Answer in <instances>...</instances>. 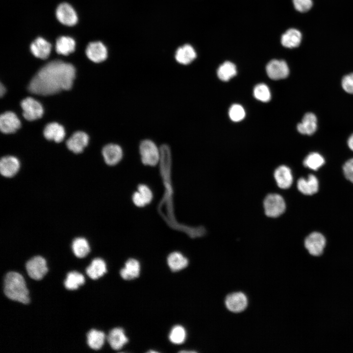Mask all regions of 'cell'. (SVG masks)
<instances>
[{"mask_svg":"<svg viewBox=\"0 0 353 353\" xmlns=\"http://www.w3.org/2000/svg\"><path fill=\"white\" fill-rule=\"evenodd\" d=\"M4 293L10 300L24 304L29 302L28 290L23 276L15 272L8 273L4 278Z\"/></svg>","mask_w":353,"mask_h":353,"instance_id":"7a4b0ae2","label":"cell"},{"mask_svg":"<svg viewBox=\"0 0 353 353\" xmlns=\"http://www.w3.org/2000/svg\"><path fill=\"white\" fill-rule=\"evenodd\" d=\"M86 54L89 59L95 63L105 60L107 56L106 47L101 42L90 43L86 49Z\"/></svg>","mask_w":353,"mask_h":353,"instance_id":"4fadbf2b","label":"cell"},{"mask_svg":"<svg viewBox=\"0 0 353 353\" xmlns=\"http://www.w3.org/2000/svg\"><path fill=\"white\" fill-rule=\"evenodd\" d=\"M276 182L281 189L289 188L293 183V175L291 169L285 165L278 167L274 173Z\"/></svg>","mask_w":353,"mask_h":353,"instance_id":"5bb4252c","label":"cell"},{"mask_svg":"<svg viewBox=\"0 0 353 353\" xmlns=\"http://www.w3.org/2000/svg\"><path fill=\"white\" fill-rule=\"evenodd\" d=\"M295 9L300 12L308 11L312 7V0H292Z\"/></svg>","mask_w":353,"mask_h":353,"instance_id":"8d00e7d4","label":"cell"},{"mask_svg":"<svg viewBox=\"0 0 353 353\" xmlns=\"http://www.w3.org/2000/svg\"><path fill=\"white\" fill-rule=\"evenodd\" d=\"M28 276L35 280L41 279L48 272L45 259L40 256H36L29 260L25 264Z\"/></svg>","mask_w":353,"mask_h":353,"instance_id":"8992f818","label":"cell"},{"mask_svg":"<svg viewBox=\"0 0 353 353\" xmlns=\"http://www.w3.org/2000/svg\"><path fill=\"white\" fill-rule=\"evenodd\" d=\"M21 126V123L16 115L11 111L2 113L0 117V129L4 133L15 132Z\"/></svg>","mask_w":353,"mask_h":353,"instance_id":"7c38bea8","label":"cell"},{"mask_svg":"<svg viewBox=\"0 0 353 353\" xmlns=\"http://www.w3.org/2000/svg\"><path fill=\"white\" fill-rule=\"evenodd\" d=\"M317 127V120L316 116L312 113H306L302 119V122L297 125V130L301 134L305 135L313 134Z\"/></svg>","mask_w":353,"mask_h":353,"instance_id":"44dd1931","label":"cell"},{"mask_svg":"<svg viewBox=\"0 0 353 353\" xmlns=\"http://www.w3.org/2000/svg\"><path fill=\"white\" fill-rule=\"evenodd\" d=\"M228 114L230 119L234 122H239L242 120L245 116L244 109L238 104L231 105L229 109Z\"/></svg>","mask_w":353,"mask_h":353,"instance_id":"e575fe53","label":"cell"},{"mask_svg":"<svg viewBox=\"0 0 353 353\" xmlns=\"http://www.w3.org/2000/svg\"><path fill=\"white\" fill-rule=\"evenodd\" d=\"M139 149L142 162L144 165L154 166L160 161V150L152 140H142L140 143Z\"/></svg>","mask_w":353,"mask_h":353,"instance_id":"3957f363","label":"cell"},{"mask_svg":"<svg viewBox=\"0 0 353 353\" xmlns=\"http://www.w3.org/2000/svg\"><path fill=\"white\" fill-rule=\"evenodd\" d=\"M21 105L23 110V116L27 120H36L41 118L43 114L42 105L32 98L25 99L21 101Z\"/></svg>","mask_w":353,"mask_h":353,"instance_id":"52a82bcc","label":"cell"},{"mask_svg":"<svg viewBox=\"0 0 353 353\" xmlns=\"http://www.w3.org/2000/svg\"><path fill=\"white\" fill-rule=\"evenodd\" d=\"M254 97L262 102H268L271 99V93L268 87L264 83L256 85L253 89Z\"/></svg>","mask_w":353,"mask_h":353,"instance_id":"836d02e7","label":"cell"},{"mask_svg":"<svg viewBox=\"0 0 353 353\" xmlns=\"http://www.w3.org/2000/svg\"><path fill=\"white\" fill-rule=\"evenodd\" d=\"M20 166V162L16 157L4 156L1 158L0 161V172L3 176L12 177L18 173Z\"/></svg>","mask_w":353,"mask_h":353,"instance_id":"2e32d148","label":"cell"},{"mask_svg":"<svg viewBox=\"0 0 353 353\" xmlns=\"http://www.w3.org/2000/svg\"><path fill=\"white\" fill-rule=\"evenodd\" d=\"M72 250L75 255L79 258L85 257L90 252V246L87 240L83 237H78L72 243Z\"/></svg>","mask_w":353,"mask_h":353,"instance_id":"f546056e","label":"cell"},{"mask_svg":"<svg viewBox=\"0 0 353 353\" xmlns=\"http://www.w3.org/2000/svg\"><path fill=\"white\" fill-rule=\"evenodd\" d=\"M107 341L111 347L115 350L121 349L128 342V338L122 328L112 329L107 336Z\"/></svg>","mask_w":353,"mask_h":353,"instance_id":"ffe728a7","label":"cell"},{"mask_svg":"<svg viewBox=\"0 0 353 353\" xmlns=\"http://www.w3.org/2000/svg\"><path fill=\"white\" fill-rule=\"evenodd\" d=\"M87 275L93 279H97L102 277L107 271L104 261L99 258L93 260L90 266L86 269Z\"/></svg>","mask_w":353,"mask_h":353,"instance_id":"d4e9b609","label":"cell"},{"mask_svg":"<svg viewBox=\"0 0 353 353\" xmlns=\"http://www.w3.org/2000/svg\"><path fill=\"white\" fill-rule=\"evenodd\" d=\"M343 171L346 178L353 183V158L348 160L344 164Z\"/></svg>","mask_w":353,"mask_h":353,"instance_id":"f35d334b","label":"cell"},{"mask_svg":"<svg viewBox=\"0 0 353 353\" xmlns=\"http://www.w3.org/2000/svg\"><path fill=\"white\" fill-rule=\"evenodd\" d=\"M44 135L47 139L59 143L63 140L65 132L62 126L54 122L50 123L45 126Z\"/></svg>","mask_w":353,"mask_h":353,"instance_id":"7402d4cb","label":"cell"},{"mask_svg":"<svg viewBox=\"0 0 353 353\" xmlns=\"http://www.w3.org/2000/svg\"><path fill=\"white\" fill-rule=\"evenodd\" d=\"M180 353H196V352L193 351H184V350H183V351H180Z\"/></svg>","mask_w":353,"mask_h":353,"instance_id":"7bdbcfd3","label":"cell"},{"mask_svg":"<svg viewBox=\"0 0 353 353\" xmlns=\"http://www.w3.org/2000/svg\"><path fill=\"white\" fill-rule=\"evenodd\" d=\"M326 240L321 233L313 232L308 235L304 240V247L309 253L313 256L321 255L326 246Z\"/></svg>","mask_w":353,"mask_h":353,"instance_id":"5b68a950","label":"cell"},{"mask_svg":"<svg viewBox=\"0 0 353 353\" xmlns=\"http://www.w3.org/2000/svg\"><path fill=\"white\" fill-rule=\"evenodd\" d=\"M268 76L274 80L286 78L289 75V69L285 61L273 59L268 62L266 67Z\"/></svg>","mask_w":353,"mask_h":353,"instance_id":"ba28073f","label":"cell"},{"mask_svg":"<svg viewBox=\"0 0 353 353\" xmlns=\"http://www.w3.org/2000/svg\"><path fill=\"white\" fill-rule=\"evenodd\" d=\"M197 57L194 48L189 44L179 47L176 51L175 57L176 61L182 65H188L194 61Z\"/></svg>","mask_w":353,"mask_h":353,"instance_id":"d6986e66","label":"cell"},{"mask_svg":"<svg viewBox=\"0 0 353 353\" xmlns=\"http://www.w3.org/2000/svg\"><path fill=\"white\" fill-rule=\"evenodd\" d=\"M75 46V41L71 37L61 36L56 41V51L58 54L68 55L74 51Z\"/></svg>","mask_w":353,"mask_h":353,"instance_id":"4316f807","label":"cell"},{"mask_svg":"<svg viewBox=\"0 0 353 353\" xmlns=\"http://www.w3.org/2000/svg\"><path fill=\"white\" fill-rule=\"evenodd\" d=\"M167 263L170 269L174 272L178 271L186 267L188 260L182 253L174 252L168 256Z\"/></svg>","mask_w":353,"mask_h":353,"instance_id":"484cf974","label":"cell"},{"mask_svg":"<svg viewBox=\"0 0 353 353\" xmlns=\"http://www.w3.org/2000/svg\"><path fill=\"white\" fill-rule=\"evenodd\" d=\"M73 65L61 60L50 61L42 67L30 81L28 89L32 93L48 96L69 90L75 77Z\"/></svg>","mask_w":353,"mask_h":353,"instance_id":"6da1fadb","label":"cell"},{"mask_svg":"<svg viewBox=\"0 0 353 353\" xmlns=\"http://www.w3.org/2000/svg\"><path fill=\"white\" fill-rule=\"evenodd\" d=\"M186 337V330L182 326L180 325L174 326L169 335L170 341L175 344L183 343L185 340Z\"/></svg>","mask_w":353,"mask_h":353,"instance_id":"d6a6232c","label":"cell"},{"mask_svg":"<svg viewBox=\"0 0 353 353\" xmlns=\"http://www.w3.org/2000/svg\"><path fill=\"white\" fill-rule=\"evenodd\" d=\"M236 66L230 61H226L217 70V76L220 79L227 81L236 75Z\"/></svg>","mask_w":353,"mask_h":353,"instance_id":"f1b7e54d","label":"cell"},{"mask_svg":"<svg viewBox=\"0 0 353 353\" xmlns=\"http://www.w3.org/2000/svg\"><path fill=\"white\" fill-rule=\"evenodd\" d=\"M56 16L57 20L62 24L73 26L77 22L76 13L69 4L62 3L57 8Z\"/></svg>","mask_w":353,"mask_h":353,"instance_id":"9c48e42d","label":"cell"},{"mask_svg":"<svg viewBox=\"0 0 353 353\" xmlns=\"http://www.w3.org/2000/svg\"><path fill=\"white\" fill-rule=\"evenodd\" d=\"M137 191L140 193L147 204L152 201L153 193L148 185L144 184H139L137 187Z\"/></svg>","mask_w":353,"mask_h":353,"instance_id":"d590c367","label":"cell"},{"mask_svg":"<svg viewBox=\"0 0 353 353\" xmlns=\"http://www.w3.org/2000/svg\"><path fill=\"white\" fill-rule=\"evenodd\" d=\"M87 344L92 349L98 350L104 344L105 335L102 331L92 329L87 334Z\"/></svg>","mask_w":353,"mask_h":353,"instance_id":"83f0119b","label":"cell"},{"mask_svg":"<svg viewBox=\"0 0 353 353\" xmlns=\"http://www.w3.org/2000/svg\"><path fill=\"white\" fill-rule=\"evenodd\" d=\"M89 138L86 133L82 131L74 133L67 141L66 145L69 150L76 153L81 152L87 145Z\"/></svg>","mask_w":353,"mask_h":353,"instance_id":"9a60e30c","label":"cell"},{"mask_svg":"<svg viewBox=\"0 0 353 353\" xmlns=\"http://www.w3.org/2000/svg\"><path fill=\"white\" fill-rule=\"evenodd\" d=\"M297 188L304 195H312L317 192L319 182L317 178L313 175H309L307 179L300 178L297 181Z\"/></svg>","mask_w":353,"mask_h":353,"instance_id":"e0dca14e","label":"cell"},{"mask_svg":"<svg viewBox=\"0 0 353 353\" xmlns=\"http://www.w3.org/2000/svg\"><path fill=\"white\" fill-rule=\"evenodd\" d=\"M140 272V265L139 261L134 258L128 259L124 268L120 271L121 277L125 280H131L138 277Z\"/></svg>","mask_w":353,"mask_h":353,"instance_id":"603a6c76","label":"cell"},{"mask_svg":"<svg viewBox=\"0 0 353 353\" xmlns=\"http://www.w3.org/2000/svg\"><path fill=\"white\" fill-rule=\"evenodd\" d=\"M342 86L346 92L353 94V73L347 75L343 78Z\"/></svg>","mask_w":353,"mask_h":353,"instance_id":"74e56055","label":"cell"},{"mask_svg":"<svg viewBox=\"0 0 353 353\" xmlns=\"http://www.w3.org/2000/svg\"><path fill=\"white\" fill-rule=\"evenodd\" d=\"M225 305L229 311L239 313L244 310L248 305V299L245 294L235 292L228 295L225 299Z\"/></svg>","mask_w":353,"mask_h":353,"instance_id":"30bf717a","label":"cell"},{"mask_svg":"<svg viewBox=\"0 0 353 353\" xmlns=\"http://www.w3.org/2000/svg\"><path fill=\"white\" fill-rule=\"evenodd\" d=\"M325 159L319 153L311 152L303 160V165L309 169L317 170L325 163Z\"/></svg>","mask_w":353,"mask_h":353,"instance_id":"1f68e13d","label":"cell"},{"mask_svg":"<svg viewBox=\"0 0 353 353\" xmlns=\"http://www.w3.org/2000/svg\"><path fill=\"white\" fill-rule=\"evenodd\" d=\"M102 154L105 162L109 166H114L122 160L123 151L118 144H109L103 148Z\"/></svg>","mask_w":353,"mask_h":353,"instance_id":"8fae6325","label":"cell"},{"mask_svg":"<svg viewBox=\"0 0 353 353\" xmlns=\"http://www.w3.org/2000/svg\"><path fill=\"white\" fill-rule=\"evenodd\" d=\"M5 89L4 87L2 85V84L1 83H0V97H2L3 95V94L5 93Z\"/></svg>","mask_w":353,"mask_h":353,"instance_id":"b9f144b4","label":"cell"},{"mask_svg":"<svg viewBox=\"0 0 353 353\" xmlns=\"http://www.w3.org/2000/svg\"><path fill=\"white\" fill-rule=\"evenodd\" d=\"M348 145L350 149L353 151V134L349 137Z\"/></svg>","mask_w":353,"mask_h":353,"instance_id":"60d3db41","label":"cell"},{"mask_svg":"<svg viewBox=\"0 0 353 353\" xmlns=\"http://www.w3.org/2000/svg\"><path fill=\"white\" fill-rule=\"evenodd\" d=\"M84 282L85 278L82 274L77 272L73 271L67 274L64 285L68 290H76Z\"/></svg>","mask_w":353,"mask_h":353,"instance_id":"4dcf8cb0","label":"cell"},{"mask_svg":"<svg viewBox=\"0 0 353 353\" xmlns=\"http://www.w3.org/2000/svg\"><path fill=\"white\" fill-rule=\"evenodd\" d=\"M132 200L133 203L137 207H142L147 204L144 199L137 190L133 194L132 196Z\"/></svg>","mask_w":353,"mask_h":353,"instance_id":"ab89813d","label":"cell"},{"mask_svg":"<svg viewBox=\"0 0 353 353\" xmlns=\"http://www.w3.org/2000/svg\"><path fill=\"white\" fill-rule=\"evenodd\" d=\"M265 215L270 218H277L282 215L286 209V203L283 197L276 193L267 195L263 201Z\"/></svg>","mask_w":353,"mask_h":353,"instance_id":"277c9868","label":"cell"},{"mask_svg":"<svg viewBox=\"0 0 353 353\" xmlns=\"http://www.w3.org/2000/svg\"><path fill=\"white\" fill-rule=\"evenodd\" d=\"M30 48L32 53L35 57L45 59L49 56L51 46L44 38L38 37L31 44Z\"/></svg>","mask_w":353,"mask_h":353,"instance_id":"ac0fdd59","label":"cell"},{"mask_svg":"<svg viewBox=\"0 0 353 353\" xmlns=\"http://www.w3.org/2000/svg\"><path fill=\"white\" fill-rule=\"evenodd\" d=\"M302 38V34L300 31L295 28H290L282 35L280 41L284 47L294 48L299 46Z\"/></svg>","mask_w":353,"mask_h":353,"instance_id":"cb8c5ba5","label":"cell"}]
</instances>
